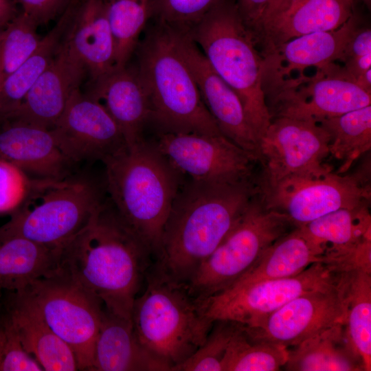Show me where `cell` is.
I'll return each mask as SVG.
<instances>
[{"label": "cell", "mask_w": 371, "mask_h": 371, "mask_svg": "<svg viewBox=\"0 0 371 371\" xmlns=\"http://www.w3.org/2000/svg\"><path fill=\"white\" fill-rule=\"evenodd\" d=\"M259 192L256 180L192 179L179 187L164 228L157 269L185 284Z\"/></svg>", "instance_id": "obj_1"}, {"label": "cell", "mask_w": 371, "mask_h": 371, "mask_svg": "<svg viewBox=\"0 0 371 371\" xmlns=\"http://www.w3.org/2000/svg\"><path fill=\"white\" fill-rule=\"evenodd\" d=\"M150 251L104 206L60 251V273L97 299L106 311L131 319Z\"/></svg>", "instance_id": "obj_2"}, {"label": "cell", "mask_w": 371, "mask_h": 371, "mask_svg": "<svg viewBox=\"0 0 371 371\" xmlns=\"http://www.w3.org/2000/svg\"><path fill=\"white\" fill-rule=\"evenodd\" d=\"M102 161L115 213L150 252L157 255L180 187V173L144 139L125 144Z\"/></svg>", "instance_id": "obj_3"}, {"label": "cell", "mask_w": 371, "mask_h": 371, "mask_svg": "<svg viewBox=\"0 0 371 371\" xmlns=\"http://www.w3.org/2000/svg\"><path fill=\"white\" fill-rule=\"evenodd\" d=\"M136 69L148 98L150 120L162 132L223 135L170 29L158 24L150 30L141 45Z\"/></svg>", "instance_id": "obj_4"}, {"label": "cell", "mask_w": 371, "mask_h": 371, "mask_svg": "<svg viewBox=\"0 0 371 371\" xmlns=\"http://www.w3.org/2000/svg\"><path fill=\"white\" fill-rule=\"evenodd\" d=\"M187 34L238 94L259 141L271 122L262 88L264 57L236 4L223 0Z\"/></svg>", "instance_id": "obj_5"}, {"label": "cell", "mask_w": 371, "mask_h": 371, "mask_svg": "<svg viewBox=\"0 0 371 371\" xmlns=\"http://www.w3.org/2000/svg\"><path fill=\"white\" fill-rule=\"evenodd\" d=\"M152 275L134 301L133 330L142 346L172 371L202 346L214 322L201 313L183 284L157 269Z\"/></svg>", "instance_id": "obj_6"}, {"label": "cell", "mask_w": 371, "mask_h": 371, "mask_svg": "<svg viewBox=\"0 0 371 371\" xmlns=\"http://www.w3.org/2000/svg\"><path fill=\"white\" fill-rule=\"evenodd\" d=\"M102 207L88 182L32 178L25 199L0 227V241L23 238L60 252Z\"/></svg>", "instance_id": "obj_7"}, {"label": "cell", "mask_w": 371, "mask_h": 371, "mask_svg": "<svg viewBox=\"0 0 371 371\" xmlns=\"http://www.w3.org/2000/svg\"><path fill=\"white\" fill-rule=\"evenodd\" d=\"M296 227L286 214L268 208L258 193L185 287L196 300L223 291L250 269L273 243Z\"/></svg>", "instance_id": "obj_8"}, {"label": "cell", "mask_w": 371, "mask_h": 371, "mask_svg": "<svg viewBox=\"0 0 371 371\" xmlns=\"http://www.w3.org/2000/svg\"><path fill=\"white\" fill-rule=\"evenodd\" d=\"M271 119L287 117L317 122L371 105V92L335 63L304 74L262 84Z\"/></svg>", "instance_id": "obj_9"}, {"label": "cell", "mask_w": 371, "mask_h": 371, "mask_svg": "<svg viewBox=\"0 0 371 371\" xmlns=\"http://www.w3.org/2000/svg\"><path fill=\"white\" fill-rule=\"evenodd\" d=\"M344 272L331 265L316 262L295 276L229 286L196 300L210 320L232 321L252 328L293 299L337 286Z\"/></svg>", "instance_id": "obj_10"}, {"label": "cell", "mask_w": 371, "mask_h": 371, "mask_svg": "<svg viewBox=\"0 0 371 371\" xmlns=\"http://www.w3.org/2000/svg\"><path fill=\"white\" fill-rule=\"evenodd\" d=\"M16 293L30 302L70 347L78 370L92 371L94 346L104 312L102 304L60 272L36 280Z\"/></svg>", "instance_id": "obj_11"}, {"label": "cell", "mask_w": 371, "mask_h": 371, "mask_svg": "<svg viewBox=\"0 0 371 371\" xmlns=\"http://www.w3.org/2000/svg\"><path fill=\"white\" fill-rule=\"evenodd\" d=\"M332 170L288 177L260 194L268 208L286 214L297 227L370 201V186L363 173L343 175Z\"/></svg>", "instance_id": "obj_12"}, {"label": "cell", "mask_w": 371, "mask_h": 371, "mask_svg": "<svg viewBox=\"0 0 371 371\" xmlns=\"http://www.w3.org/2000/svg\"><path fill=\"white\" fill-rule=\"evenodd\" d=\"M330 135L317 122L287 117L271 119L260 139L257 160L262 172L257 185L260 193L295 175L324 170L329 155Z\"/></svg>", "instance_id": "obj_13"}, {"label": "cell", "mask_w": 371, "mask_h": 371, "mask_svg": "<svg viewBox=\"0 0 371 371\" xmlns=\"http://www.w3.org/2000/svg\"><path fill=\"white\" fill-rule=\"evenodd\" d=\"M154 145L179 173L188 175L192 180H255L256 157L223 135L161 132Z\"/></svg>", "instance_id": "obj_14"}, {"label": "cell", "mask_w": 371, "mask_h": 371, "mask_svg": "<svg viewBox=\"0 0 371 371\" xmlns=\"http://www.w3.org/2000/svg\"><path fill=\"white\" fill-rule=\"evenodd\" d=\"M345 271L337 286L302 294L267 317L257 327H245L254 340L295 346L338 324H346Z\"/></svg>", "instance_id": "obj_15"}, {"label": "cell", "mask_w": 371, "mask_h": 371, "mask_svg": "<svg viewBox=\"0 0 371 371\" xmlns=\"http://www.w3.org/2000/svg\"><path fill=\"white\" fill-rule=\"evenodd\" d=\"M51 129L69 162L88 158L102 160L126 144L120 127L104 107L79 88L71 93Z\"/></svg>", "instance_id": "obj_16"}, {"label": "cell", "mask_w": 371, "mask_h": 371, "mask_svg": "<svg viewBox=\"0 0 371 371\" xmlns=\"http://www.w3.org/2000/svg\"><path fill=\"white\" fill-rule=\"evenodd\" d=\"M171 31L193 75L202 100L221 133L256 157L258 138L238 94L213 69L188 34Z\"/></svg>", "instance_id": "obj_17"}, {"label": "cell", "mask_w": 371, "mask_h": 371, "mask_svg": "<svg viewBox=\"0 0 371 371\" xmlns=\"http://www.w3.org/2000/svg\"><path fill=\"white\" fill-rule=\"evenodd\" d=\"M368 203L337 210L297 227L320 251L326 263L341 271H371V216Z\"/></svg>", "instance_id": "obj_18"}, {"label": "cell", "mask_w": 371, "mask_h": 371, "mask_svg": "<svg viewBox=\"0 0 371 371\" xmlns=\"http://www.w3.org/2000/svg\"><path fill=\"white\" fill-rule=\"evenodd\" d=\"M86 70L63 41L49 65L23 101L0 121L18 120L52 128L63 114L70 95L79 88Z\"/></svg>", "instance_id": "obj_19"}, {"label": "cell", "mask_w": 371, "mask_h": 371, "mask_svg": "<svg viewBox=\"0 0 371 371\" xmlns=\"http://www.w3.org/2000/svg\"><path fill=\"white\" fill-rule=\"evenodd\" d=\"M358 28L352 15L339 27L291 39L264 57L262 84L289 78L294 72L325 67L341 60L346 47Z\"/></svg>", "instance_id": "obj_20"}, {"label": "cell", "mask_w": 371, "mask_h": 371, "mask_svg": "<svg viewBox=\"0 0 371 371\" xmlns=\"http://www.w3.org/2000/svg\"><path fill=\"white\" fill-rule=\"evenodd\" d=\"M354 0H297L252 32L265 56L294 38L335 30L353 14Z\"/></svg>", "instance_id": "obj_21"}, {"label": "cell", "mask_w": 371, "mask_h": 371, "mask_svg": "<svg viewBox=\"0 0 371 371\" xmlns=\"http://www.w3.org/2000/svg\"><path fill=\"white\" fill-rule=\"evenodd\" d=\"M0 124V159L34 178H64L69 161L52 129L18 120H3Z\"/></svg>", "instance_id": "obj_22"}, {"label": "cell", "mask_w": 371, "mask_h": 371, "mask_svg": "<svg viewBox=\"0 0 371 371\" xmlns=\"http://www.w3.org/2000/svg\"><path fill=\"white\" fill-rule=\"evenodd\" d=\"M89 95L99 102L120 127L125 143L144 140L145 124L150 120L148 98L137 69H115L93 81Z\"/></svg>", "instance_id": "obj_23"}, {"label": "cell", "mask_w": 371, "mask_h": 371, "mask_svg": "<svg viewBox=\"0 0 371 371\" xmlns=\"http://www.w3.org/2000/svg\"><path fill=\"white\" fill-rule=\"evenodd\" d=\"M168 367L138 341L131 319L104 309L95 340L92 371H166Z\"/></svg>", "instance_id": "obj_24"}, {"label": "cell", "mask_w": 371, "mask_h": 371, "mask_svg": "<svg viewBox=\"0 0 371 371\" xmlns=\"http://www.w3.org/2000/svg\"><path fill=\"white\" fill-rule=\"evenodd\" d=\"M71 25L64 42L93 80L114 70L115 43L104 0H87Z\"/></svg>", "instance_id": "obj_25"}, {"label": "cell", "mask_w": 371, "mask_h": 371, "mask_svg": "<svg viewBox=\"0 0 371 371\" xmlns=\"http://www.w3.org/2000/svg\"><path fill=\"white\" fill-rule=\"evenodd\" d=\"M8 313L24 350L47 371L78 370L74 353L46 324L34 306L12 293Z\"/></svg>", "instance_id": "obj_26"}, {"label": "cell", "mask_w": 371, "mask_h": 371, "mask_svg": "<svg viewBox=\"0 0 371 371\" xmlns=\"http://www.w3.org/2000/svg\"><path fill=\"white\" fill-rule=\"evenodd\" d=\"M282 368L290 371H365L346 324H338L288 349Z\"/></svg>", "instance_id": "obj_27"}, {"label": "cell", "mask_w": 371, "mask_h": 371, "mask_svg": "<svg viewBox=\"0 0 371 371\" xmlns=\"http://www.w3.org/2000/svg\"><path fill=\"white\" fill-rule=\"evenodd\" d=\"M60 252L23 238L0 241V290L19 292L60 272Z\"/></svg>", "instance_id": "obj_28"}, {"label": "cell", "mask_w": 371, "mask_h": 371, "mask_svg": "<svg viewBox=\"0 0 371 371\" xmlns=\"http://www.w3.org/2000/svg\"><path fill=\"white\" fill-rule=\"evenodd\" d=\"M316 262H325L322 253L297 227L273 243L251 269L229 286L295 276Z\"/></svg>", "instance_id": "obj_29"}, {"label": "cell", "mask_w": 371, "mask_h": 371, "mask_svg": "<svg viewBox=\"0 0 371 371\" xmlns=\"http://www.w3.org/2000/svg\"><path fill=\"white\" fill-rule=\"evenodd\" d=\"M68 18L62 19L44 37L32 54L0 85V119L17 107L53 59L67 31Z\"/></svg>", "instance_id": "obj_30"}, {"label": "cell", "mask_w": 371, "mask_h": 371, "mask_svg": "<svg viewBox=\"0 0 371 371\" xmlns=\"http://www.w3.org/2000/svg\"><path fill=\"white\" fill-rule=\"evenodd\" d=\"M329 134V155L342 162L338 174L371 148V105L317 122Z\"/></svg>", "instance_id": "obj_31"}, {"label": "cell", "mask_w": 371, "mask_h": 371, "mask_svg": "<svg viewBox=\"0 0 371 371\" xmlns=\"http://www.w3.org/2000/svg\"><path fill=\"white\" fill-rule=\"evenodd\" d=\"M346 327L365 371L371 369V271H347Z\"/></svg>", "instance_id": "obj_32"}, {"label": "cell", "mask_w": 371, "mask_h": 371, "mask_svg": "<svg viewBox=\"0 0 371 371\" xmlns=\"http://www.w3.org/2000/svg\"><path fill=\"white\" fill-rule=\"evenodd\" d=\"M104 2L115 43V69H119L126 66L140 34L153 14V0H104Z\"/></svg>", "instance_id": "obj_33"}, {"label": "cell", "mask_w": 371, "mask_h": 371, "mask_svg": "<svg viewBox=\"0 0 371 371\" xmlns=\"http://www.w3.org/2000/svg\"><path fill=\"white\" fill-rule=\"evenodd\" d=\"M288 359V348L252 339L244 326L233 335L223 363V371H276Z\"/></svg>", "instance_id": "obj_34"}, {"label": "cell", "mask_w": 371, "mask_h": 371, "mask_svg": "<svg viewBox=\"0 0 371 371\" xmlns=\"http://www.w3.org/2000/svg\"><path fill=\"white\" fill-rule=\"evenodd\" d=\"M27 14H17L5 30L0 45V85L35 51L41 38Z\"/></svg>", "instance_id": "obj_35"}, {"label": "cell", "mask_w": 371, "mask_h": 371, "mask_svg": "<svg viewBox=\"0 0 371 371\" xmlns=\"http://www.w3.org/2000/svg\"><path fill=\"white\" fill-rule=\"evenodd\" d=\"M238 326L232 321H215L202 346L172 371H223L229 344Z\"/></svg>", "instance_id": "obj_36"}, {"label": "cell", "mask_w": 371, "mask_h": 371, "mask_svg": "<svg viewBox=\"0 0 371 371\" xmlns=\"http://www.w3.org/2000/svg\"><path fill=\"white\" fill-rule=\"evenodd\" d=\"M223 0H153V14L159 24L189 34Z\"/></svg>", "instance_id": "obj_37"}, {"label": "cell", "mask_w": 371, "mask_h": 371, "mask_svg": "<svg viewBox=\"0 0 371 371\" xmlns=\"http://www.w3.org/2000/svg\"><path fill=\"white\" fill-rule=\"evenodd\" d=\"M38 363L23 348L7 312L0 316V371H41Z\"/></svg>", "instance_id": "obj_38"}, {"label": "cell", "mask_w": 371, "mask_h": 371, "mask_svg": "<svg viewBox=\"0 0 371 371\" xmlns=\"http://www.w3.org/2000/svg\"><path fill=\"white\" fill-rule=\"evenodd\" d=\"M32 181L23 170L0 159V214L12 213L21 205Z\"/></svg>", "instance_id": "obj_39"}, {"label": "cell", "mask_w": 371, "mask_h": 371, "mask_svg": "<svg viewBox=\"0 0 371 371\" xmlns=\"http://www.w3.org/2000/svg\"><path fill=\"white\" fill-rule=\"evenodd\" d=\"M27 14L37 25L47 23L66 0H19Z\"/></svg>", "instance_id": "obj_40"}, {"label": "cell", "mask_w": 371, "mask_h": 371, "mask_svg": "<svg viewBox=\"0 0 371 371\" xmlns=\"http://www.w3.org/2000/svg\"><path fill=\"white\" fill-rule=\"evenodd\" d=\"M271 0H238L239 14L251 32L260 22Z\"/></svg>", "instance_id": "obj_41"}, {"label": "cell", "mask_w": 371, "mask_h": 371, "mask_svg": "<svg viewBox=\"0 0 371 371\" xmlns=\"http://www.w3.org/2000/svg\"><path fill=\"white\" fill-rule=\"evenodd\" d=\"M371 53L370 28H357L348 41L342 61Z\"/></svg>", "instance_id": "obj_42"}, {"label": "cell", "mask_w": 371, "mask_h": 371, "mask_svg": "<svg viewBox=\"0 0 371 371\" xmlns=\"http://www.w3.org/2000/svg\"><path fill=\"white\" fill-rule=\"evenodd\" d=\"M344 69L354 78L371 68V53L344 61Z\"/></svg>", "instance_id": "obj_43"}, {"label": "cell", "mask_w": 371, "mask_h": 371, "mask_svg": "<svg viewBox=\"0 0 371 371\" xmlns=\"http://www.w3.org/2000/svg\"><path fill=\"white\" fill-rule=\"evenodd\" d=\"M16 15L12 0H0V30L6 28Z\"/></svg>", "instance_id": "obj_44"}, {"label": "cell", "mask_w": 371, "mask_h": 371, "mask_svg": "<svg viewBox=\"0 0 371 371\" xmlns=\"http://www.w3.org/2000/svg\"><path fill=\"white\" fill-rule=\"evenodd\" d=\"M296 1L297 0H271L260 22L256 26V27L262 22L268 20L269 19L274 16L275 15L286 9L289 5H291Z\"/></svg>", "instance_id": "obj_45"}, {"label": "cell", "mask_w": 371, "mask_h": 371, "mask_svg": "<svg viewBox=\"0 0 371 371\" xmlns=\"http://www.w3.org/2000/svg\"><path fill=\"white\" fill-rule=\"evenodd\" d=\"M355 81L364 90L371 92V68L358 76Z\"/></svg>", "instance_id": "obj_46"}, {"label": "cell", "mask_w": 371, "mask_h": 371, "mask_svg": "<svg viewBox=\"0 0 371 371\" xmlns=\"http://www.w3.org/2000/svg\"><path fill=\"white\" fill-rule=\"evenodd\" d=\"M5 30V28L4 30H0V45L1 43L2 39H3V36H4Z\"/></svg>", "instance_id": "obj_47"}, {"label": "cell", "mask_w": 371, "mask_h": 371, "mask_svg": "<svg viewBox=\"0 0 371 371\" xmlns=\"http://www.w3.org/2000/svg\"><path fill=\"white\" fill-rule=\"evenodd\" d=\"M365 3L368 7H370L371 0H361Z\"/></svg>", "instance_id": "obj_48"}]
</instances>
